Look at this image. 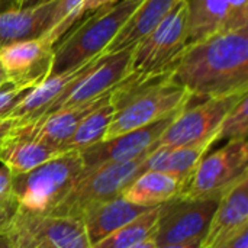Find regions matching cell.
Listing matches in <instances>:
<instances>
[{"mask_svg": "<svg viewBox=\"0 0 248 248\" xmlns=\"http://www.w3.org/2000/svg\"><path fill=\"white\" fill-rule=\"evenodd\" d=\"M170 76L192 97L248 93V26L187 45Z\"/></svg>", "mask_w": 248, "mask_h": 248, "instance_id": "cell-1", "label": "cell"}, {"mask_svg": "<svg viewBox=\"0 0 248 248\" xmlns=\"http://www.w3.org/2000/svg\"><path fill=\"white\" fill-rule=\"evenodd\" d=\"M192 99V94L171 78L170 71L155 76L131 73L113 89L115 115L105 140L173 116L185 109Z\"/></svg>", "mask_w": 248, "mask_h": 248, "instance_id": "cell-2", "label": "cell"}, {"mask_svg": "<svg viewBox=\"0 0 248 248\" xmlns=\"http://www.w3.org/2000/svg\"><path fill=\"white\" fill-rule=\"evenodd\" d=\"M137 6L131 0H121L116 4L100 7L81 17L54 45L51 74L80 67L100 55Z\"/></svg>", "mask_w": 248, "mask_h": 248, "instance_id": "cell-3", "label": "cell"}, {"mask_svg": "<svg viewBox=\"0 0 248 248\" xmlns=\"http://www.w3.org/2000/svg\"><path fill=\"white\" fill-rule=\"evenodd\" d=\"M83 171L84 164L80 151H65L26 173L12 176V195L19 208L46 214L70 190Z\"/></svg>", "mask_w": 248, "mask_h": 248, "instance_id": "cell-4", "label": "cell"}, {"mask_svg": "<svg viewBox=\"0 0 248 248\" xmlns=\"http://www.w3.org/2000/svg\"><path fill=\"white\" fill-rule=\"evenodd\" d=\"M147 155L148 154L126 163L105 164L92 170H84L70 190L46 214L54 217L81 218L89 208L122 195L125 187L144 171Z\"/></svg>", "mask_w": 248, "mask_h": 248, "instance_id": "cell-5", "label": "cell"}, {"mask_svg": "<svg viewBox=\"0 0 248 248\" xmlns=\"http://www.w3.org/2000/svg\"><path fill=\"white\" fill-rule=\"evenodd\" d=\"M9 248H90L81 218L17 208L6 228Z\"/></svg>", "mask_w": 248, "mask_h": 248, "instance_id": "cell-6", "label": "cell"}, {"mask_svg": "<svg viewBox=\"0 0 248 248\" xmlns=\"http://www.w3.org/2000/svg\"><path fill=\"white\" fill-rule=\"evenodd\" d=\"M186 46L187 10L183 0L132 46L131 73L138 76L169 73Z\"/></svg>", "mask_w": 248, "mask_h": 248, "instance_id": "cell-7", "label": "cell"}, {"mask_svg": "<svg viewBox=\"0 0 248 248\" xmlns=\"http://www.w3.org/2000/svg\"><path fill=\"white\" fill-rule=\"evenodd\" d=\"M247 176V140L228 141L222 148L201 160L179 195L218 202L224 193Z\"/></svg>", "mask_w": 248, "mask_h": 248, "instance_id": "cell-8", "label": "cell"}, {"mask_svg": "<svg viewBox=\"0 0 248 248\" xmlns=\"http://www.w3.org/2000/svg\"><path fill=\"white\" fill-rule=\"evenodd\" d=\"M248 93L203 99L195 106L182 109L164 129L155 147H186L209 140L218 141V129L230 109Z\"/></svg>", "mask_w": 248, "mask_h": 248, "instance_id": "cell-9", "label": "cell"}, {"mask_svg": "<svg viewBox=\"0 0 248 248\" xmlns=\"http://www.w3.org/2000/svg\"><path fill=\"white\" fill-rule=\"evenodd\" d=\"M218 202L190 199L182 195L160 205L154 240L158 247L202 238Z\"/></svg>", "mask_w": 248, "mask_h": 248, "instance_id": "cell-10", "label": "cell"}, {"mask_svg": "<svg viewBox=\"0 0 248 248\" xmlns=\"http://www.w3.org/2000/svg\"><path fill=\"white\" fill-rule=\"evenodd\" d=\"M176 115L81 150L80 155L84 164V170H92L105 164L132 161L148 154L155 147V142Z\"/></svg>", "mask_w": 248, "mask_h": 248, "instance_id": "cell-11", "label": "cell"}, {"mask_svg": "<svg viewBox=\"0 0 248 248\" xmlns=\"http://www.w3.org/2000/svg\"><path fill=\"white\" fill-rule=\"evenodd\" d=\"M131 55L132 46L106 55L100 54L93 67L48 110V113L93 100L113 90L131 74Z\"/></svg>", "mask_w": 248, "mask_h": 248, "instance_id": "cell-12", "label": "cell"}, {"mask_svg": "<svg viewBox=\"0 0 248 248\" xmlns=\"http://www.w3.org/2000/svg\"><path fill=\"white\" fill-rule=\"evenodd\" d=\"M187 45L248 26V0H186Z\"/></svg>", "mask_w": 248, "mask_h": 248, "instance_id": "cell-13", "label": "cell"}, {"mask_svg": "<svg viewBox=\"0 0 248 248\" xmlns=\"http://www.w3.org/2000/svg\"><path fill=\"white\" fill-rule=\"evenodd\" d=\"M52 49L54 45L42 36L3 45L0 46V65L9 81L33 89L51 74Z\"/></svg>", "mask_w": 248, "mask_h": 248, "instance_id": "cell-14", "label": "cell"}, {"mask_svg": "<svg viewBox=\"0 0 248 248\" xmlns=\"http://www.w3.org/2000/svg\"><path fill=\"white\" fill-rule=\"evenodd\" d=\"M65 153L38 135L36 122H17L13 129L0 140V161L12 176L26 173L39 164Z\"/></svg>", "mask_w": 248, "mask_h": 248, "instance_id": "cell-15", "label": "cell"}, {"mask_svg": "<svg viewBox=\"0 0 248 248\" xmlns=\"http://www.w3.org/2000/svg\"><path fill=\"white\" fill-rule=\"evenodd\" d=\"M99 57L100 55L80 67L48 76L23 97V100L10 112L9 118L16 119L17 122H31L45 116L48 110L93 67Z\"/></svg>", "mask_w": 248, "mask_h": 248, "instance_id": "cell-16", "label": "cell"}, {"mask_svg": "<svg viewBox=\"0 0 248 248\" xmlns=\"http://www.w3.org/2000/svg\"><path fill=\"white\" fill-rule=\"evenodd\" d=\"M248 227V176L218 201L199 248H218Z\"/></svg>", "mask_w": 248, "mask_h": 248, "instance_id": "cell-17", "label": "cell"}, {"mask_svg": "<svg viewBox=\"0 0 248 248\" xmlns=\"http://www.w3.org/2000/svg\"><path fill=\"white\" fill-rule=\"evenodd\" d=\"M58 0L0 12V46L44 36L54 25Z\"/></svg>", "mask_w": 248, "mask_h": 248, "instance_id": "cell-18", "label": "cell"}, {"mask_svg": "<svg viewBox=\"0 0 248 248\" xmlns=\"http://www.w3.org/2000/svg\"><path fill=\"white\" fill-rule=\"evenodd\" d=\"M147 211V208L128 202L122 195L89 208L83 214L81 219L90 246L100 241L110 232L122 228L124 225L132 222Z\"/></svg>", "mask_w": 248, "mask_h": 248, "instance_id": "cell-19", "label": "cell"}, {"mask_svg": "<svg viewBox=\"0 0 248 248\" xmlns=\"http://www.w3.org/2000/svg\"><path fill=\"white\" fill-rule=\"evenodd\" d=\"M182 1L183 0H142L102 54L106 55L134 46Z\"/></svg>", "mask_w": 248, "mask_h": 248, "instance_id": "cell-20", "label": "cell"}, {"mask_svg": "<svg viewBox=\"0 0 248 248\" xmlns=\"http://www.w3.org/2000/svg\"><path fill=\"white\" fill-rule=\"evenodd\" d=\"M215 142L218 141L209 140L186 147H154L144 161V170L173 174L185 186Z\"/></svg>", "mask_w": 248, "mask_h": 248, "instance_id": "cell-21", "label": "cell"}, {"mask_svg": "<svg viewBox=\"0 0 248 248\" xmlns=\"http://www.w3.org/2000/svg\"><path fill=\"white\" fill-rule=\"evenodd\" d=\"M112 93L113 90L93 100L68 106V108H62V109H58L55 112H51L42 116L41 119H36L35 122L38 128V135L48 144L64 151L62 148L64 144L71 138L78 124L96 108L110 100Z\"/></svg>", "mask_w": 248, "mask_h": 248, "instance_id": "cell-22", "label": "cell"}, {"mask_svg": "<svg viewBox=\"0 0 248 248\" xmlns=\"http://www.w3.org/2000/svg\"><path fill=\"white\" fill-rule=\"evenodd\" d=\"M183 183L173 174L144 170L122 192V196L138 206L151 209L177 196Z\"/></svg>", "mask_w": 248, "mask_h": 248, "instance_id": "cell-23", "label": "cell"}, {"mask_svg": "<svg viewBox=\"0 0 248 248\" xmlns=\"http://www.w3.org/2000/svg\"><path fill=\"white\" fill-rule=\"evenodd\" d=\"M113 115H115V106L110 97V100L96 108L78 124L71 138L64 144L62 147L64 151H71V150L81 151L97 142H102L113 119Z\"/></svg>", "mask_w": 248, "mask_h": 248, "instance_id": "cell-24", "label": "cell"}, {"mask_svg": "<svg viewBox=\"0 0 248 248\" xmlns=\"http://www.w3.org/2000/svg\"><path fill=\"white\" fill-rule=\"evenodd\" d=\"M160 206L148 209L145 214L124 225L122 228L110 232L100 241L92 244L90 248H129L150 237H154L158 221Z\"/></svg>", "mask_w": 248, "mask_h": 248, "instance_id": "cell-25", "label": "cell"}, {"mask_svg": "<svg viewBox=\"0 0 248 248\" xmlns=\"http://www.w3.org/2000/svg\"><path fill=\"white\" fill-rule=\"evenodd\" d=\"M84 0H58V9L52 28L42 36L51 45H55L81 17H84Z\"/></svg>", "mask_w": 248, "mask_h": 248, "instance_id": "cell-26", "label": "cell"}, {"mask_svg": "<svg viewBox=\"0 0 248 248\" xmlns=\"http://www.w3.org/2000/svg\"><path fill=\"white\" fill-rule=\"evenodd\" d=\"M248 134V94L243 96L225 115L218 129V141L247 140Z\"/></svg>", "mask_w": 248, "mask_h": 248, "instance_id": "cell-27", "label": "cell"}, {"mask_svg": "<svg viewBox=\"0 0 248 248\" xmlns=\"http://www.w3.org/2000/svg\"><path fill=\"white\" fill-rule=\"evenodd\" d=\"M31 90L32 87L17 86L7 80L0 87V118H9L10 112L23 100V97Z\"/></svg>", "mask_w": 248, "mask_h": 248, "instance_id": "cell-28", "label": "cell"}, {"mask_svg": "<svg viewBox=\"0 0 248 248\" xmlns=\"http://www.w3.org/2000/svg\"><path fill=\"white\" fill-rule=\"evenodd\" d=\"M17 208H19V205L13 196L0 199V230H6L9 227Z\"/></svg>", "mask_w": 248, "mask_h": 248, "instance_id": "cell-29", "label": "cell"}, {"mask_svg": "<svg viewBox=\"0 0 248 248\" xmlns=\"http://www.w3.org/2000/svg\"><path fill=\"white\" fill-rule=\"evenodd\" d=\"M218 248H248V227L243 228L238 234H235Z\"/></svg>", "mask_w": 248, "mask_h": 248, "instance_id": "cell-30", "label": "cell"}, {"mask_svg": "<svg viewBox=\"0 0 248 248\" xmlns=\"http://www.w3.org/2000/svg\"><path fill=\"white\" fill-rule=\"evenodd\" d=\"M12 195V174L7 169L0 167V199L10 198Z\"/></svg>", "mask_w": 248, "mask_h": 248, "instance_id": "cell-31", "label": "cell"}, {"mask_svg": "<svg viewBox=\"0 0 248 248\" xmlns=\"http://www.w3.org/2000/svg\"><path fill=\"white\" fill-rule=\"evenodd\" d=\"M118 1H121V0H84V13H90L100 7L116 4Z\"/></svg>", "mask_w": 248, "mask_h": 248, "instance_id": "cell-32", "label": "cell"}, {"mask_svg": "<svg viewBox=\"0 0 248 248\" xmlns=\"http://www.w3.org/2000/svg\"><path fill=\"white\" fill-rule=\"evenodd\" d=\"M16 125V119L12 118H0V140H3Z\"/></svg>", "mask_w": 248, "mask_h": 248, "instance_id": "cell-33", "label": "cell"}, {"mask_svg": "<svg viewBox=\"0 0 248 248\" xmlns=\"http://www.w3.org/2000/svg\"><path fill=\"white\" fill-rule=\"evenodd\" d=\"M201 240H202V238H196V240H190V241H185V243H176V244L161 246V247L158 248H199V246H201Z\"/></svg>", "mask_w": 248, "mask_h": 248, "instance_id": "cell-34", "label": "cell"}, {"mask_svg": "<svg viewBox=\"0 0 248 248\" xmlns=\"http://www.w3.org/2000/svg\"><path fill=\"white\" fill-rule=\"evenodd\" d=\"M129 248H158V246H157L154 237H150V238H147V240H144V241H141V243H138V244H135V246Z\"/></svg>", "mask_w": 248, "mask_h": 248, "instance_id": "cell-35", "label": "cell"}, {"mask_svg": "<svg viewBox=\"0 0 248 248\" xmlns=\"http://www.w3.org/2000/svg\"><path fill=\"white\" fill-rule=\"evenodd\" d=\"M13 7H17L16 0H0V12L9 10V9H13Z\"/></svg>", "mask_w": 248, "mask_h": 248, "instance_id": "cell-36", "label": "cell"}, {"mask_svg": "<svg viewBox=\"0 0 248 248\" xmlns=\"http://www.w3.org/2000/svg\"><path fill=\"white\" fill-rule=\"evenodd\" d=\"M48 0H20L19 3V7H28V6H36V4H41V3H45Z\"/></svg>", "mask_w": 248, "mask_h": 248, "instance_id": "cell-37", "label": "cell"}, {"mask_svg": "<svg viewBox=\"0 0 248 248\" xmlns=\"http://www.w3.org/2000/svg\"><path fill=\"white\" fill-rule=\"evenodd\" d=\"M0 248H9V240L6 230H0Z\"/></svg>", "mask_w": 248, "mask_h": 248, "instance_id": "cell-38", "label": "cell"}, {"mask_svg": "<svg viewBox=\"0 0 248 248\" xmlns=\"http://www.w3.org/2000/svg\"><path fill=\"white\" fill-rule=\"evenodd\" d=\"M6 81H7V76H6V73H4L3 67L0 65V87H1Z\"/></svg>", "mask_w": 248, "mask_h": 248, "instance_id": "cell-39", "label": "cell"}, {"mask_svg": "<svg viewBox=\"0 0 248 248\" xmlns=\"http://www.w3.org/2000/svg\"><path fill=\"white\" fill-rule=\"evenodd\" d=\"M131 1H134V3H137V4H140V3H141L142 0H131Z\"/></svg>", "mask_w": 248, "mask_h": 248, "instance_id": "cell-40", "label": "cell"}, {"mask_svg": "<svg viewBox=\"0 0 248 248\" xmlns=\"http://www.w3.org/2000/svg\"><path fill=\"white\" fill-rule=\"evenodd\" d=\"M16 3H17V7H19V3H20V0H16Z\"/></svg>", "mask_w": 248, "mask_h": 248, "instance_id": "cell-41", "label": "cell"}]
</instances>
